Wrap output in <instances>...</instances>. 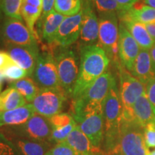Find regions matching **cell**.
<instances>
[{
    "mask_svg": "<svg viewBox=\"0 0 155 155\" xmlns=\"http://www.w3.org/2000/svg\"><path fill=\"white\" fill-rule=\"evenodd\" d=\"M80 68L71 96L75 99L86 91L97 78L108 70L110 62L106 52L97 45L79 48Z\"/></svg>",
    "mask_w": 155,
    "mask_h": 155,
    "instance_id": "cell-1",
    "label": "cell"
},
{
    "mask_svg": "<svg viewBox=\"0 0 155 155\" xmlns=\"http://www.w3.org/2000/svg\"><path fill=\"white\" fill-rule=\"evenodd\" d=\"M116 80L110 70L97 78L86 91L71 102V115L75 122L96 111H104V104L110 88Z\"/></svg>",
    "mask_w": 155,
    "mask_h": 155,
    "instance_id": "cell-2",
    "label": "cell"
},
{
    "mask_svg": "<svg viewBox=\"0 0 155 155\" xmlns=\"http://www.w3.org/2000/svg\"><path fill=\"white\" fill-rule=\"evenodd\" d=\"M122 106L116 80L110 88L104 104V137L101 155H119Z\"/></svg>",
    "mask_w": 155,
    "mask_h": 155,
    "instance_id": "cell-3",
    "label": "cell"
},
{
    "mask_svg": "<svg viewBox=\"0 0 155 155\" xmlns=\"http://www.w3.org/2000/svg\"><path fill=\"white\" fill-rule=\"evenodd\" d=\"M98 38L97 45L106 52L116 68L121 65L119 56V24L116 12L98 14Z\"/></svg>",
    "mask_w": 155,
    "mask_h": 155,
    "instance_id": "cell-4",
    "label": "cell"
},
{
    "mask_svg": "<svg viewBox=\"0 0 155 155\" xmlns=\"http://www.w3.org/2000/svg\"><path fill=\"white\" fill-rule=\"evenodd\" d=\"M60 85L71 98L80 68V53L72 46L58 48L54 53Z\"/></svg>",
    "mask_w": 155,
    "mask_h": 155,
    "instance_id": "cell-5",
    "label": "cell"
},
{
    "mask_svg": "<svg viewBox=\"0 0 155 155\" xmlns=\"http://www.w3.org/2000/svg\"><path fill=\"white\" fill-rule=\"evenodd\" d=\"M119 75V91L122 106L121 119H134L133 108L137 100L146 94V85L136 78L127 69L120 65L116 68Z\"/></svg>",
    "mask_w": 155,
    "mask_h": 155,
    "instance_id": "cell-6",
    "label": "cell"
},
{
    "mask_svg": "<svg viewBox=\"0 0 155 155\" xmlns=\"http://www.w3.org/2000/svg\"><path fill=\"white\" fill-rule=\"evenodd\" d=\"M149 149L144 140V128L135 120L121 119L120 125L119 155H147Z\"/></svg>",
    "mask_w": 155,
    "mask_h": 155,
    "instance_id": "cell-7",
    "label": "cell"
},
{
    "mask_svg": "<svg viewBox=\"0 0 155 155\" xmlns=\"http://www.w3.org/2000/svg\"><path fill=\"white\" fill-rule=\"evenodd\" d=\"M68 98V97L61 86L42 88L31 104L36 114L49 119L61 113Z\"/></svg>",
    "mask_w": 155,
    "mask_h": 155,
    "instance_id": "cell-8",
    "label": "cell"
},
{
    "mask_svg": "<svg viewBox=\"0 0 155 155\" xmlns=\"http://www.w3.org/2000/svg\"><path fill=\"white\" fill-rule=\"evenodd\" d=\"M53 128L48 118L35 114L28 121L16 127H10L9 131L15 138L40 142L51 143Z\"/></svg>",
    "mask_w": 155,
    "mask_h": 155,
    "instance_id": "cell-9",
    "label": "cell"
},
{
    "mask_svg": "<svg viewBox=\"0 0 155 155\" xmlns=\"http://www.w3.org/2000/svg\"><path fill=\"white\" fill-rule=\"evenodd\" d=\"M0 38L5 44L24 46L40 52L38 40L22 20L7 17L0 25Z\"/></svg>",
    "mask_w": 155,
    "mask_h": 155,
    "instance_id": "cell-10",
    "label": "cell"
},
{
    "mask_svg": "<svg viewBox=\"0 0 155 155\" xmlns=\"http://www.w3.org/2000/svg\"><path fill=\"white\" fill-rule=\"evenodd\" d=\"M32 77L40 88H57L61 86L57 65L53 54L48 52L40 53Z\"/></svg>",
    "mask_w": 155,
    "mask_h": 155,
    "instance_id": "cell-11",
    "label": "cell"
},
{
    "mask_svg": "<svg viewBox=\"0 0 155 155\" xmlns=\"http://www.w3.org/2000/svg\"><path fill=\"white\" fill-rule=\"evenodd\" d=\"M83 19L79 48L93 45L98 42L99 23L91 0H82Z\"/></svg>",
    "mask_w": 155,
    "mask_h": 155,
    "instance_id": "cell-12",
    "label": "cell"
},
{
    "mask_svg": "<svg viewBox=\"0 0 155 155\" xmlns=\"http://www.w3.org/2000/svg\"><path fill=\"white\" fill-rule=\"evenodd\" d=\"M81 130L88 137L93 147L101 153V147L104 137V111L88 114L77 122Z\"/></svg>",
    "mask_w": 155,
    "mask_h": 155,
    "instance_id": "cell-13",
    "label": "cell"
},
{
    "mask_svg": "<svg viewBox=\"0 0 155 155\" xmlns=\"http://www.w3.org/2000/svg\"><path fill=\"white\" fill-rule=\"evenodd\" d=\"M83 12L65 17L56 35L55 43L59 48L71 47L80 38Z\"/></svg>",
    "mask_w": 155,
    "mask_h": 155,
    "instance_id": "cell-14",
    "label": "cell"
},
{
    "mask_svg": "<svg viewBox=\"0 0 155 155\" xmlns=\"http://www.w3.org/2000/svg\"><path fill=\"white\" fill-rule=\"evenodd\" d=\"M141 48L122 23L119 22V56L123 67L131 72Z\"/></svg>",
    "mask_w": 155,
    "mask_h": 155,
    "instance_id": "cell-15",
    "label": "cell"
},
{
    "mask_svg": "<svg viewBox=\"0 0 155 155\" xmlns=\"http://www.w3.org/2000/svg\"><path fill=\"white\" fill-rule=\"evenodd\" d=\"M7 52L19 66L27 71L29 76H32L40 52L14 44H6Z\"/></svg>",
    "mask_w": 155,
    "mask_h": 155,
    "instance_id": "cell-16",
    "label": "cell"
},
{
    "mask_svg": "<svg viewBox=\"0 0 155 155\" xmlns=\"http://www.w3.org/2000/svg\"><path fill=\"white\" fill-rule=\"evenodd\" d=\"M65 16L60 14L55 9L50 12L43 19H39L37 22V33H38L40 42L42 41L45 44L53 43L61 23Z\"/></svg>",
    "mask_w": 155,
    "mask_h": 155,
    "instance_id": "cell-17",
    "label": "cell"
},
{
    "mask_svg": "<svg viewBox=\"0 0 155 155\" xmlns=\"http://www.w3.org/2000/svg\"><path fill=\"white\" fill-rule=\"evenodd\" d=\"M130 73L144 85L154 78L155 71L148 50L141 49Z\"/></svg>",
    "mask_w": 155,
    "mask_h": 155,
    "instance_id": "cell-18",
    "label": "cell"
},
{
    "mask_svg": "<svg viewBox=\"0 0 155 155\" xmlns=\"http://www.w3.org/2000/svg\"><path fill=\"white\" fill-rule=\"evenodd\" d=\"M42 12V0H23L21 15L26 26L35 38L40 42L35 30V25Z\"/></svg>",
    "mask_w": 155,
    "mask_h": 155,
    "instance_id": "cell-19",
    "label": "cell"
},
{
    "mask_svg": "<svg viewBox=\"0 0 155 155\" xmlns=\"http://www.w3.org/2000/svg\"><path fill=\"white\" fill-rule=\"evenodd\" d=\"M35 114L31 104L9 111H0V127H16L23 124Z\"/></svg>",
    "mask_w": 155,
    "mask_h": 155,
    "instance_id": "cell-20",
    "label": "cell"
},
{
    "mask_svg": "<svg viewBox=\"0 0 155 155\" xmlns=\"http://www.w3.org/2000/svg\"><path fill=\"white\" fill-rule=\"evenodd\" d=\"M119 22L124 25L141 49L150 50L154 46L155 40L148 33L144 24L132 19H123Z\"/></svg>",
    "mask_w": 155,
    "mask_h": 155,
    "instance_id": "cell-21",
    "label": "cell"
},
{
    "mask_svg": "<svg viewBox=\"0 0 155 155\" xmlns=\"http://www.w3.org/2000/svg\"><path fill=\"white\" fill-rule=\"evenodd\" d=\"M75 152L81 155H96L99 154L83 134L78 124L65 141Z\"/></svg>",
    "mask_w": 155,
    "mask_h": 155,
    "instance_id": "cell-22",
    "label": "cell"
},
{
    "mask_svg": "<svg viewBox=\"0 0 155 155\" xmlns=\"http://www.w3.org/2000/svg\"><path fill=\"white\" fill-rule=\"evenodd\" d=\"M135 121L145 128L149 124H155V114L146 94L141 96L133 108Z\"/></svg>",
    "mask_w": 155,
    "mask_h": 155,
    "instance_id": "cell-23",
    "label": "cell"
},
{
    "mask_svg": "<svg viewBox=\"0 0 155 155\" xmlns=\"http://www.w3.org/2000/svg\"><path fill=\"white\" fill-rule=\"evenodd\" d=\"M11 140L16 145L22 155H46L52 147L49 142H40L15 137Z\"/></svg>",
    "mask_w": 155,
    "mask_h": 155,
    "instance_id": "cell-24",
    "label": "cell"
},
{
    "mask_svg": "<svg viewBox=\"0 0 155 155\" xmlns=\"http://www.w3.org/2000/svg\"><path fill=\"white\" fill-rule=\"evenodd\" d=\"M27 104V101L16 89L7 88L0 94V111L15 109Z\"/></svg>",
    "mask_w": 155,
    "mask_h": 155,
    "instance_id": "cell-25",
    "label": "cell"
},
{
    "mask_svg": "<svg viewBox=\"0 0 155 155\" xmlns=\"http://www.w3.org/2000/svg\"><path fill=\"white\" fill-rule=\"evenodd\" d=\"M10 87L20 93L28 102H32L40 91V87L33 79L30 78H25L11 83Z\"/></svg>",
    "mask_w": 155,
    "mask_h": 155,
    "instance_id": "cell-26",
    "label": "cell"
},
{
    "mask_svg": "<svg viewBox=\"0 0 155 155\" xmlns=\"http://www.w3.org/2000/svg\"><path fill=\"white\" fill-rule=\"evenodd\" d=\"M82 9V0H55L54 9L64 15L72 16L78 14Z\"/></svg>",
    "mask_w": 155,
    "mask_h": 155,
    "instance_id": "cell-27",
    "label": "cell"
},
{
    "mask_svg": "<svg viewBox=\"0 0 155 155\" xmlns=\"http://www.w3.org/2000/svg\"><path fill=\"white\" fill-rule=\"evenodd\" d=\"M23 0H0V7L6 17L22 21L21 15Z\"/></svg>",
    "mask_w": 155,
    "mask_h": 155,
    "instance_id": "cell-28",
    "label": "cell"
},
{
    "mask_svg": "<svg viewBox=\"0 0 155 155\" xmlns=\"http://www.w3.org/2000/svg\"><path fill=\"white\" fill-rule=\"evenodd\" d=\"M94 8L98 14L116 12L123 10L115 0H91Z\"/></svg>",
    "mask_w": 155,
    "mask_h": 155,
    "instance_id": "cell-29",
    "label": "cell"
},
{
    "mask_svg": "<svg viewBox=\"0 0 155 155\" xmlns=\"http://www.w3.org/2000/svg\"><path fill=\"white\" fill-rule=\"evenodd\" d=\"M2 72L3 73L5 80L9 81L10 83L28 76L27 71L15 63L9 65Z\"/></svg>",
    "mask_w": 155,
    "mask_h": 155,
    "instance_id": "cell-30",
    "label": "cell"
},
{
    "mask_svg": "<svg viewBox=\"0 0 155 155\" xmlns=\"http://www.w3.org/2000/svg\"><path fill=\"white\" fill-rule=\"evenodd\" d=\"M77 125L76 122L74 121L70 124L65 126L64 127L58 128V129H53L51 135V143L54 142L55 144L63 142L66 140L70 134L72 132L75 126Z\"/></svg>",
    "mask_w": 155,
    "mask_h": 155,
    "instance_id": "cell-31",
    "label": "cell"
},
{
    "mask_svg": "<svg viewBox=\"0 0 155 155\" xmlns=\"http://www.w3.org/2000/svg\"><path fill=\"white\" fill-rule=\"evenodd\" d=\"M0 155H22L10 139L0 133Z\"/></svg>",
    "mask_w": 155,
    "mask_h": 155,
    "instance_id": "cell-32",
    "label": "cell"
},
{
    "mask_svg": "<svg viewBox=\"0 0 155 155\" xmlns=\"http://www.w3.org/2000/svg\"><path fill=\"white\" fill-rule=\"evenodd\" d=\"M53 129L64 127L75 121L73 116L68 113H60L48 119Z\"/></svg>",
    "mask_w": 155,
    "mask_h": 155,
    "instance_id": "cell-33",
    "label": "cell"
},
{
    "mask_svg": "<svg viewBox=\"0 0 155 155\" xmlns=\"http://www.w3.org/2000/svg\"><path fill=\"white\" fill-rule=\"evenodd\" d=\"M46 155H81L65 141L58 143L48 150Z\"/></svg>",
    "mask_w": 155,
    "mask_h": 155,
    "instance_id": "cell-34",
    "label": "cell"
},
{
    "mask_svg": "<svg viewBox=\"0 0 155 155\" xmlns=\"http://www.w3.org/2000/svg\"><path fill=\"white\" fill-rule=\"evenodd\" d=\"M144 140L147 148H155V124H149L145 127Z\"/></svg>",
    "mask_w": 155,
    "mask_h": 155,
    "instance_id": "cell-35",
    "label": "cell"
},
{
    "mask_svg": "<svg viewBox=\"0 0 155 155\" xmlns=\"http://www.w3.org/2000/svg\"><path fill=\"white\" fill-rule=\"evenodd\" d=\"M146 95L155 114V78L146 85Z\"/></svg>",
    "mask_w": 155,
    "mask_h": 155,
    "instance_id": "cell-36",
    "label": "cell"
},
{
    "mask_svg": "<svg viewBox=\"0 0 155 155\" xmlns=\"http://www.w3.org/2000/svg\"><path fill=\"white\" fill-rule=\"evenodd\" d=\"M15 63L7 52L0 50V71H3L9 65Z\"/></svg>",
    "mask_w": 155,
    "mask_h": 155,
    "instance_id": "cell-37",
    "label": "cell"
},
{
    "mask_svg": "<svg viewBox=\"0 0 155 155\" xmlns=\"http://www.w3.org/2000/svg\"><path fill=\"white\" fill-rule=\"evenodd\" d=\"M55 0H42V12L40 19H43L54 10Z\"/></svg>",
    "mask_w": 155,
    "mask_h": 155,
    "instance_id": "cell-38",
    "label": "cell"
},
{
    "mask_svg": "<svg viewBox=\"0 0 155 155\" xmlns=\"http://www.w3.org/2000/svg\"><path fill=\"white\" fill-rule=\"evenodd\" d=\"M116 3L123 9L130 8L139 0H115Z\"/></svg>",
    "mask_w": 155,
    "mask_h": 155,
    "instance_id": "cell-39",
    "label": "cell"
},
{
    "mask_svg": "<svg viewBox=\"0 0 155 155\" xmlns=\"http://www.w3.org/2000/svg\"><path fill=\"white\" fill-rule=\"evenodd\" d=\"M145 27L150 35L152 37L153 40H155V22L145 24Z\"/></svg>",
    "mask_w": 155,
    "mask_h": 155,
    "instance_id": "cell-40",
    "label": "cell"
},
{
    "mask_svg": "<svg viewBox=\"0 0 155 155\" xmlns=\"http://www.w3.org/2000/svg\"><path fill=\"white\" fill-rule=\"evenodd\" d=\"M149 51H150L151 59H152L153 68H154V70L155 71V44L154 45V46H153V47L149 50Z\"/></svg>",
    "mask_w": 155,
    "mask_h": 155,
    "instance_id": "cell-41",
    "label": "cell"
},
{
    "mask_svg": "<svg viewBox=\"0 0 155 155\" xmlns=\"http://www.w3.org/2000/svg\"><path fill=\"white\" fill-rule=\"evenodd\" d=\"M145 5L155 8V0H142Z\"/></svg>",
    "mask_w": 155,
    "mask_h": 155,
    "instance_id": "cell-42",
    "label": "cell"
},
{
    "mask_svg": "<svg viewBox=\"0 0 155 155\" xmlns=\"http://www.w3.org/2000/svg\"><path fill=\"white\" fill-rule=\"evenodd\" d=\"M5 81V78L4 76L3 73L2 71H0V92L2 91V87H3V84L4 82Z\"/></svg>",
    "mask_w": 155,
    "mask_h": 155,
    "instance_id": "cell-43",
    "label": "cell"
},
{
    "mask_svg": "<svg viewBox=\"0 0 155 155\" xmlns=\"http://www.w3.org/2000/svg\"><path fill=\"white\" fill-rule=\"evenodd\" d=\"M147 155H155V150H152V151H150V152H149V153H148V154Z\"/></svg>",
    "mask_w": 155,
    "mask_h": 155,
    "instance_id": "cell-44",
    "label": "cell"
},
{
    "mask_svg": "<svg viewBox=\"0 0 155 155\" xmlns=\"http://www.w3.org/2000/svg\"><path fill=\"white\" fill-rule=\"evenodd\" d=\"M2 12L1 7H0V17H2Z\"/></svg>",
    "mask_w": 155,
    "mask_h": 155,
    "instance_id": "cell-45",
    "label": "cell"
},
{
    "mask_svg": "<svg viewBox=\"0 0 155 155\" xmlns=\"http://www.w3.org/2000/svg\"></svg>",
    "mask_w": 155,
    "mask_h": 155,
    "instance_id": "cell-46",
    "label": "cell"
}]
</instances>
